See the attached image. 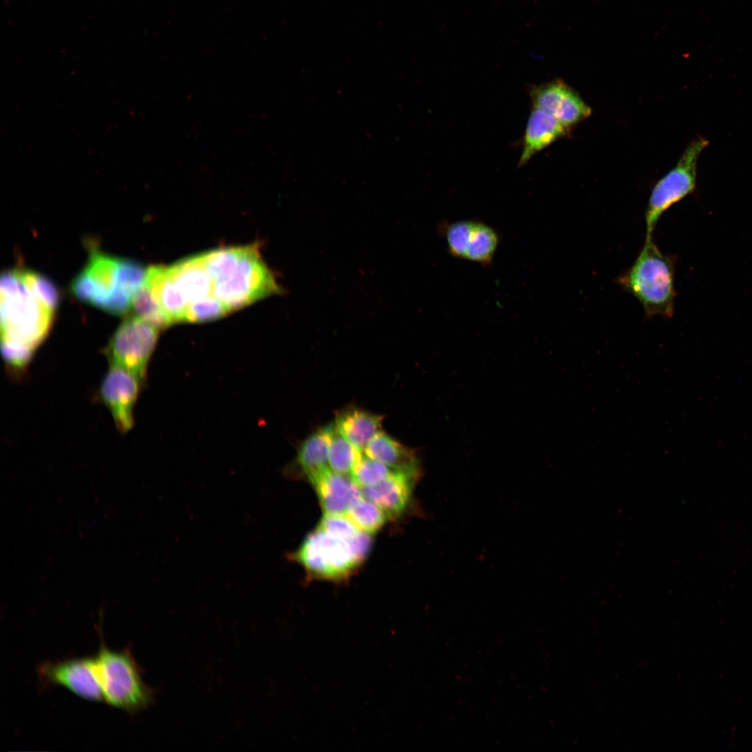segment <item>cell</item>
Segmentation results:
<instances>
[{"label":"cell","mask_w":752,"mask_h":752,"mask_svg":"<svg viewBox=\"0 0 752 752\" xmlns=\"http://www.w3.org/2000/svg\"><path fill=\"white\" fill-rule=\"evenodd\" d=\"M40 674L47 682L65 687L75 695L91 701L104 700L97 678L95 658H77L45 663Z\"/></svg>","instance_id":"cell-9"},{"label":"cell","mask_w":752,"mask_h":752,"mask_svg":"<svg viewBox=\"0 0 752 752\" xmlns=\"http://www.w3.org/2000/svg\"><path fill=\"white\" fill-rule=\"evenodd\" d=\"M117 258L93 253L86 268L72 281L73 294L81 301L102 308L116 290Z\"/></svg>","instance_id":"cell-11"},{"label":"cell","mask_w":752,"mask_h":752,"mask_svg":"<svg viewBox=\"0 0 752 752\" xmlns=\"http://www.w3.org/2000/svg\"><path fill=\"white\" fill-rule=\"evenodd\" d=\"M618 284L641 304L646 315L672 317L675 297L672 260L646 236L635 261L618 279Z\"/></svg>","instance_id":"cell-2"},{"label":"cell","mask_w":752,"mask_h":752,"mask_svg":"<svg viewBox=\"0 0 752 752\" xmlns=\"http://www.w3.org/2000/svg\"><path fill=\"white\" fill-rule=\"evenodd\" d=\"M346 515L361 531L372 534L384 524L386 513L363 496L350 509Z\"/></svg>","instance_id":"cell-24"},{"label":"cell","mask_w":752,"mask_h":752,"mask_svg":"<svg viewBox=\"0 0 752 752\" xmlns=\"http://www.w3.org/2000/svg\"><path fill=\"white\" fill-rule=\"evenodd\" d=\"M158 337V329L136 316L125 320L112 336L106 350L111 363L131 372L141 380Z\"/></svg>","instance_id":"cell-7"},{"label":"cell","mask_w":752,"mask_h":752,"mask_svg":"<svg viewBox=\"0 0 752 752\" xmlns=\"http://www.w3.org/2000/svg\"><path fill=\"white\" fill-rule=\"evenodd\" d=\"M168 269L187 304L212 295L213 283L201 255L180 260Z\"/></svg>","instance_id":"cell-17"},{"label":"cell","mask_w":752,"mask_h":752,"mask_svg":"<svg viewBox=\"0 0 752 752\" xmlns=\"http://www.w3.org/2000/svg\"><path fill=\"white\" fill-rule=\"evenodd\" d=\"M331 425L310 434L300 445L295 460L288 468L290 476H299L311 483L329 469L328 451Z\"/></svg>","instance_id":"cell-14"},{"label":"cell","mask_w":752,"mask_h":752,"mask_svg":"<svg viewBox=\"0 0 752 752\" xmlns=\"http://www.w3.org/2000/svg\"><path fill=\"white\" fill-rule=\"evenodd\" d=\"M0 292L2 354L13 368H23L49 333L54 312L26 288L19 270L2 273Z\"/></svg>","instance_id":"cell-1"},{"label":"cell","mask_w":752,"mask_h":752,"mask_svg":"<svg viewBox=\"0 0 752 752\" xmlns=\"http://www.w3.org/2000/svg\"><path fill=\"white\" fill-rule=\"evenodd\" d=\"M244 249L245 246L222 248L201 254L204 267L213 283L228 276L235 269Z\"/></svg>","instance_id":"cell-22"},{"label":"cell","mask_w":752,"mask_h":752,"mask_svg":"<svg viewBox=\"0 0 752 752\" xmlns=\"http://www.w3.org/2000/svg\"><path fill=\"white\" fill-rule=\"evenodd\" d=\"M132 307L138 317L157 329L166 328L173 324L145 283L134 295Z\"/></svg>","instance_id":"cell-23"},{"label":"cell","mask_w":752,"mask_h":752,"mask_svg":"<svg viewBox=\"0 0 752 752\" xmlns=\"http://www.w3.org/2000/svg\"><path fill=\"white\" fill-rule=\"evenodd\" d=\"M318 527L331 535L347 540L361 531L346 515L324 514Z\"/></svg>","instance_id":"cell-30"},{"label":"cell","mask_w":752,"mask_h":752,"mask_svg":"<svg viewBox=\"0 0 752 752\" xmlns=\"http://www.w3.org/2000/svg\"><path fill=\"white\" fill-rule=\"evenodd\" d=\"M324 514L346 515L363 496L361 488L351 476L339 473L330 468L311 483Z\"/></svg>","instance_id":"cell-13"},{"label":"cell","mask_w":752,"mask_h":752,"mask_svg":"<svg viewBox=\"0 0 752 752\" xmlns=\"http://www.w3.org/2000/svg\"><path fill=\"white\" fill-rule=\"evenodd\" d=\"M708 143L701 137L693 140L675 166L655 185L645 210L646 236H652L657 223L666 210L694 190L698 160Z\"/></svg>","instance_id":"cell-6"},{"label":"cell","mask_w":752,"mask_h":752,"mask_svg":"<svg viewBox=\"0 0 752 752\" xmlns=\"http://www.w3.org/2000/svg\"><path fill=\"white\" fill-rule=\"evenodd\" d=\"M419 470L394 469L379 483L362 488L364 497L379 506L389 517L405 512L412 501Z\"/></svg>","instance_id":"cell-12"},{"label":"cell","mask_w":752,"mask_h":752,"mask_svg":"<svg viewBox=\"0 0 752 752\" xmlns=\"http://www.w3.org/2000/svg\"><path fill=\"white\" fill-rule=\"evenodd\" d=\"M499 242L496 231L489 225L473 221L464 259L487 265L491 263Z\"/></svg>","instance_id":"cell-20"},{"label":"cell","mask_w":752,"mask_h":752,"mask_svg":"<svg viewBox=\"0 0 752 752\" xmlns=\"http://www.w3.org/2000/svg\"><path fill=\"white\" fill-rule=\"evenodd\" d=\"M280 290L256 247L249 246L235 269L213 283L212 295L231 311Z\"/></svg>","instance_id":"cell-5"},{"label":"cell","mask_w":752,"mask_h":752,"mask_svg":"<svg viewBox=\"0 0 752 752\" xmlns=\"http://www.w3.org/2000/svg\"><path fill=\"white\" fill-rule=\"evenodd\" d=\"M95 661L104 699L109 705L135 712L150 704L151 692L128 651H114L102 645Z\"/></svg>","instance_id":"cell-3"},{"label":"cell","mask_w":752,"mask_h":752,"mask_svg":"<svg viewBox=\"0 0 752 752\" xmlns=\"http://www.w3.org/2000/svg\"><path fill=\"white\" fill-rule=\"evenodd\" d=\"M382 417L357 407L339 412L335 418L336 429L354 446L362 451L380 432Z\"/></svg>","instance_id":"cell-18"},{"label":"cell","mask_w":752,"mask_h":752,"mask_svg":"<svg viewBox=\"0 0 752 752\" xmlns=\"http://www.w3.org/2000/svg\"><path fill=\"white\" fill-rule=\"evenodd\" d=\"M141 381L131 372L116 366H111L102 380L101 397L122 432H127L133 425V409Z\"/></svg>","instance_id":"cell-10"},{"label":"cell","mask_w":752,"mask_h":752,"mask_svg":"<svg viewBox=\"0 0 752 752\" xmlns=\"http://www.w3.org/2000/svg\"><path fill=\"white\" fill-rule=\"evenodd\" d=\"M534 108L557 119L567 128L581 122L591 113L590 107L580 95L561 79H555L530 90Z\"/></svg>","instance_id":"cell-8"},{"label":"cell","mask_w":752,"mask_h":752,"mask_svg":"<svg viewBox=\"0 0 752 752\" xmlns=\"http://www.w3.org/2000/svg\"><path fill=\"white\" fill-rule=\"evenodd\" d=\"M364 453L395 470H419L414 453L382 430L370 441Z\"/></svg>","instance_id":"cell-19"},{"label":"cell","mask_w":752,"mask_h":752,"mask_svg":"<svg viewBox=\"0 0 752 752\" xmlns=\"http://www.w3.org/2000/svg\"><path fill=\"white\" fill-rule=\"evenodd\" d=\"M229 311L214 295L187 304L185 321L200 322L225 315Z\"/></svg>","instance_id":"cell-29"},{"label":"cell","mask_w":752,"mask_h":752,"mask_svg":"<svg viewBox=\"0 0 752 752\" xmlns=\"http://www.w3.org/2000/svg\"><path fill=\"white\" fill-rule=\"evenodd\" d=\"M19 273L31 292L46 307L54 312L59 302V293L56 285L39 273L24 270H19Z\"/></svg>","instance_id":"cell-27"},{"label":"cell","mask_w":752,"mask_h":752,"mask_svg":"<svg viewBox=\"0 0 752 752\" xmlns=\"http://www.w3.org/2000/svg\"><path fill=\"white\" fill-rule=\"evenodd\" d=\"M362 452L345 438L334 425H331L328 460L331 470L351 476L354 467L363 456Z\"/></svg>","instance_id":"cell-21"},{"label":"cell","mask_w":752,"mask_h":752,"mask_svg":"<svg viewBox=\"0 0 752 752\" xmlns=\"http://www.w3.org/2000/svg\"><path fill=\"white\" fill-rule=\"evenodd\" d=\"M145 284L173 323L185 321L187 302L168 267L155 265L148 268Z\"/></svg>","instance_id":"cell-16"},{"label":"cell","mask_w":752,"mask_h":752,"mask_svg":"<svg viewBox=\"0 0 752 752\" xmlns=\"http://www.w3.org/2000/svg\"><path fill=\"white\" fill-rule=\"evenodd\" d=\"M289 557L311 577L331 581L347 578L362 563L355 555L350 540L334 537L318 527Z\"/></svg>","instance_id":"cell-4"},{"label":"cell","mask_w":752,"mask_h":752,"mask_svg":"<svg viewBox=\"0 0 752 752\" xmlns=\"http://www.w3.org/2000/svg\"><path fill=\"white\" fill-rule=\"evenodd\" d=\"M473 221L466 220L441 225V234L444 236L448 250L452 256L464 259Z\"/></svg>","instance_id":"cell-26"},{"label":"cell","mask_w":752,"mask_h":752,"mask_svg":"<svg viewBox=\"0 0 752 752\" xmlns=\"http://www.w3.org/2000/svg\"><path fill=\"white\" fill-rule=\"evenodd\" d=\"M393 470L381 462L363 455L354 467L351 477L362 489L379 483Z\"/></svg>","instance_id":"cell-28"},{"label":"cell","mask_w":752,"mask_h":752,"mask_svg":"<svg viewBox=\"0 0 752 752\" xmlns=\"http://www.w3.org/2000/svg\"><path fill=\"white\" fill-rule=\"evenodd\" d=\"M569 128L549 113L533 108L528 117L519 166L535 154L568 134Z\"/></svg>","instance_id":"cell-15"},{"label":"cell","mask_w":752,"mask_h":752,"mask_svg":"<svg viewBox=\"0 0 752 752\" xmlns=\"http://www.w3.org/2000/svg\"><path fill=\"white\" fill-rule=\"evenodd\" d=\"M147 270L139 263L125 258H117L116 269V290L133 298L143 285Z\"/></svg>","instance_id":"cell-25"}]
</instances>
